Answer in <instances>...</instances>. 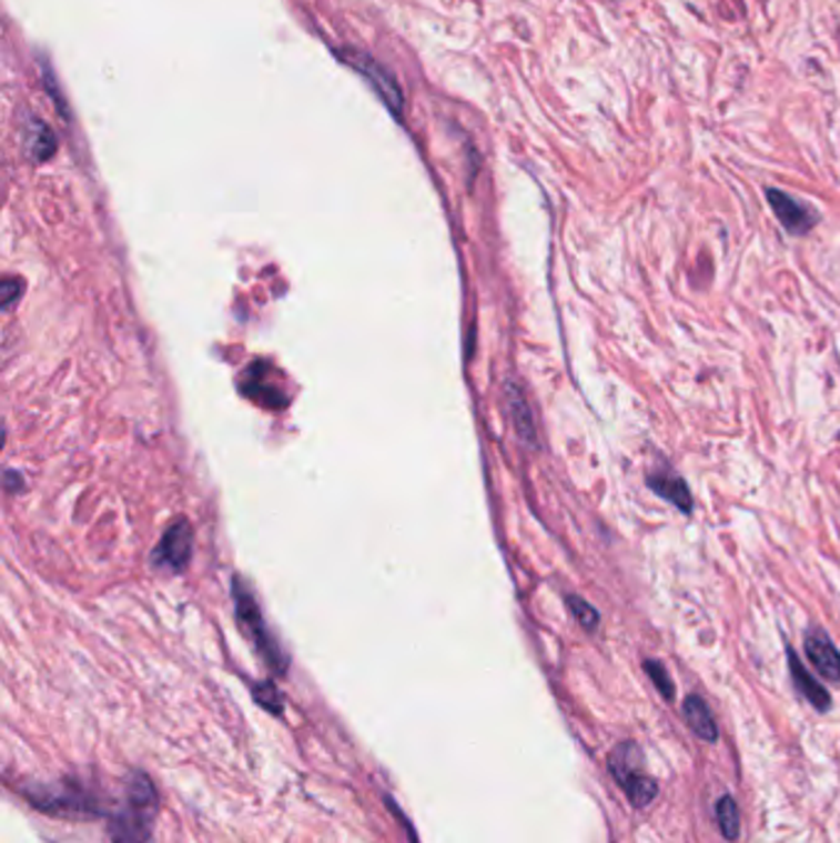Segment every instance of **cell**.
<instances>
[{"instance_id": "6da1fadb", "label": "cell", "mask_w": 840, "mask_h": 843, "mask_svg": "<svg viewBox=\"0 0 840 843\" xmlns=\"http://www.w3.org/2000/svg\"><path fill=\"white\" fill-rule=\"evenodd\" d=\"M159 814V794L143 772H131L123 806L111 819L114 843H151L153 822Z\"/></svg>"}, {"instance_id": "7a4b0ae2", "label": "cell", "mask_w": 840, "mask_h": 843, "mask_svg": "<svg viewBox=\"0 0 840 843\" xmlns=\"http://www.w3.org/2000/svg\"><path fill=\"white\" fill-rule=\"evenodd\" d=\"M641 764H644V757L636 743L616 745L609 755L611 777L621 786L624 794L629 796V802L636 809L648 806L658 794L656 780L648 777V774L641 770Z\"/></svg>"}, {"instance_id": "3957f363", "label": "cell", "mask_w": 840, "mask_h": 843, "mask_svg": "<svg viewBox=\"0 0 840 843\" xmlns=\"http://www.w3.org/2000/svg\"><path fill=\"white\" fill-rule=\"evenodd\" d=\"M234 602H237L240 622L244 624L246 632H250V636L254 639V644H256V649H260V654L264 656V661L274 671L284 673L286 671V656L282 654V649L276 646L274 639L269 636L260 606H256L252 592L246 590V584L240 578H234Z\"/></svg>"}, {"instance_id": "277c9868", "label": "cell", "mask_w": 840, "mask_h": 843, "mask_svg": "<svg viewBox=\"0 0 840 843\" xmlns=\"http://www.w3.org/2000/svg\"><path fill=\"white\" fill-rule=\"evenodd\" d=\"M28 800L36 804V809L52 814H97V802L92 800L84 786L80 784H42L36 786V792H26Z\"/></svg>"}, {"instance_id": "5b68a950", "label": "cell", "mask_w": 840, "mask_h": 843, "mask_svg": "<svg viewBox=\"0 0 840 843\" xmlns=\"http://www.w3.org/2000/svg\"><path fill=\"white\" fill-rule=\"evenodd\" d=\"M767 198H769L771 210H775V215L783 224V230L791 234L811 232L816 228V222H819V212L811 210L806 202L787 195L783 190L771 188L767 190Z\"/></svg>"}, {"instance_id": "8992f818", "label": "cell", "mask_w": 840, "mask_h": 843, "mask_svg": "<svg viewBox=\"0 0 840 843\" xmlns=\"http://www.w3.org/2000/svg\"><path fill=\"white\" fill-rule=\"evenodd\" d=\"M803 649H806V656H809L813 666L819 669L823 679L840 681V651L836 649L831 636H828L823 629H811V632L806 634Z\"/></svg>"}, {"instance_id": "52a82bcc", "label": "cell", "mask_w": 840, "mask_h": 843, "mask_svg": "<svg viewBox=\"0 0 840 843\" xmlns=\"http://www.w3.org/2000/svg\"><path fill=\"white\" fill-rule=\"evenodd\" d=\"M190 553H193V533H190L188 523L178 521L173 528H168L159 553H155V560H159L161 565L181 570L190 560Z\"/></svg>"}, {"instance_id": "ba28073f", "label": "cell", "mask_w": 840, "mask_h": 843, "mask_svg": "<svg viewBox=\"0 0 840 843\" xmlns=\"http://www.w3.org/2000/svg\"><path fill=\"white\" fill-rule=\"evenodd\" d=\"M648 489H651L656 496L674 503L676 509L686 513L692 511V496L688 483L676 476L674 471H654V474H648Z\"/></svg>"}, {"instance_id": "9c48e42d", "label": "cell", "mask_w": 840, "mask_h": 843, "mask_svg": "<svg viewBox=\"0 0 840 843\" xmlns=\"http://www.w3.org/2000/svg\"><path fill=\"white\" fill-rule=\"evenodd\" d=\"M789 669H791L793 683H797V689L803 693V699L809 701L816 711L826 713L828 707H831V693H828L823 685L816 681L809 671H806V666L799 661L797 651L793 649H789Z\"/></svg>"}, {"instance_id": "30bf717a", "label": "cell", "mask_w": 840, "mask_h": 843, "mask_svg": "<svg viewBox=\"0 0 840 843\" xmlns=\"http://www.w3.org/2000/svg\"><path fill=\"white\" fill-rule=\"evenodd\" d=\"M506 400H508L513 426H515V432H518L520 442L528 444V446H537V430H535V422H533V412L528 408V400H525V395L518 390L515 382H508L506 385Z\"/></svg>"}, {"instance_id": "8fae6325", "label": "cell", "mask_w": 840, "mask_h": 843, "mask_svg": "<svg viewBox=\"0 0 840 843\" xmlns=\"http://www.w3.org/2000/svg\"><path fill=\"white\" fill-rule=\"evenodd\" d=\"M682 715H686V723L690 725L692 733L705 740V743H715V740H718V723H715L712 711L700 695H688V699L682 701Z\"/></svg>"}, {"instance_id": "7c38bea8", "label": "cell", "mask_w": 840, "mask_h": 843, "mask_svg": "<svg viewBox=\"0 0 840 843\" xmlns=\"http://www.w3.org/2000/svg\"><path fill=\"white\" fill-rule=\"evenodd\" d=\"M715 819H718L720 834L727 841H739V834H742V826H739V809L730 794L720 796L718 804H715Z\"/></svg>"}, {"instance_id": "4fadbf2b", "label": "cell", "mask_w": 840, "mask_h": 843, "mask_svg": "<svg viewBox=\"0 0 840 843\" xmlns=\"http://www.w3.org/2000/svg\"><path fill=\"white\" fill-rule=\"evenodd\" d=\"M644 669H646L648 676H651V681H654V685L658 689V693L664 695L666 701H674V699H676V685H674V681H670V676H668V671H666L664 663L648 659V661L644 663Z\"/></svg>"}, {"instance_id": "5bb4252c", "label": "cell", "mask_w": 840, "mask_h": 843, "mask_svg": "<svg viewBox=\"0 0 840 843\" xmlns=\"http://www.w3.org/2000/svg\"><path fill=\"white\" fill-rule=\"evenodd\" d=\"M567 604H569V610H573V614L577 616V622L585 626L587 632H595V629L599 626V612L595 610V606L581 598H567Z\"/></svg>"}, {"instance_id": "9a60e30c", "label": "cell", "mask_w": 840, "mask_h": 843, "mask_svg": "<svg viewBox=\"0 0 840 843\" xmlns=\"http://www.w3.org/2000/svg\"><path fill=\"white\" fill-rule=\"evenodd\" d=\"M254 699L260 701L269 713L279 715L284 707V701H282V693H279L272 683H262V685H254Z\"/></svg>"}, {"instance_id": "2e32d148", "label": "cell", "mask_w": 840, "mask_h": 843, "mask_svg": "<svg viewBox=\"0 0 840 843\" xmlns=\"http://www.w3.org/2000/svg\"><path fill=\"white\" fill-rule=\"evenodd\" d=\"M16 291H22L20 281H16V279H8V281H6V291H3V303H6V307H10V303H13Z\"/></svg>"}]
</instances>
